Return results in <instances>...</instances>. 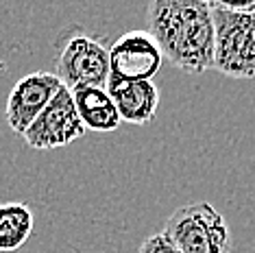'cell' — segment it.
<instances>
[{
    "mask_svg": "<svg viewBox=\"0 0 255 253\" xmlns=\"http://www.w3.org/2000/svg\"><path fill=\"white\" fill-rule=\"evenodd\" d=\"M137 253H181V251H179L164 234H155V236H150V238L144 240Z\"/></svg>",
    "mask_w": 255,
    "mask_h": 253,
    "instance_id": "obj_11",
    "label": "cell"
},
{
    "mask_svg": "<svg viewBox=\"0 0 255 253\" xmlns=\"http://www.w3.org/2000/svg\"><path fill=\"white\" fill-rule=\"evenodd\" d=\"M85 131L88 129L77 112L72 92L63 85L22 137L35 151H50L77 142L85 135Z\"/></svg>",
    "mask_w": 255,
    "mask_h": 253,
    "instance_id": "obj_5",
    "label": "cell"
},
{
    "mask_svg": "<svg viewBox=\"0 0 255 253\" xmlns=\"http://www.w3.org/2000/svg\"><path fill=\"white\" fill-rule=\"evenodd\" d=\"M35 227L33 210L24 203L11 201L0 205V253H13L24 247Z\"/></svg>",
    "mask_w": 255,
    "mask_h": 253,
    "instance_id": "obj_10",
    "label": "cell"
},
{
    "mask_svg": "<svg viewBox=\"0 0 255 253\" xmlns=\"http://www.w3.org/2000/svg\"><path fill=\"white\" fill-rule=\"evenodd\" d=\"M161 234L181 253H231L227 221L214 205L203 201L175 210Z\"/></svg>",
    "mask_w": 255,
    "mask_h": 253,
    "instance_id": "obj_4",
    "label": "cell"
},
{
    "mask_svg": "<svg viewBox=\"0 0 255 253\" xmlns=\"http://www.w3.org/2000/svg\"><path fill=\"white\" fill-rule=\"evenodd\" d=\"M105 92L114 101L123 123L148 125L155 118L159 107V90L153 81H135L109 74Z\"/></svg>",
    "mask_w": 255,
    "mask_h": 253,
    "instance_id": "obj_8",
    "label": "cell"
},
{
    "mask_svg": "<svg viewBox=\"0 0 255 253\" xmlns=\"http://www.w3.org/2000/svg\"><path fill=\"white\" fill-rule=\"evenodd\" d=\"M148 33L164 59L190 74L214 68V20L210 2L153 0L148 4Z\"/></svg>",
    "mask_w": 255,
    "mask_h": 253,
    "instance_id": "obj_1",
    "label": "cell"
},
{
    "mask_svg": "<svg viewBox=\"0 0 255 253\" xmlns=\"http://www.w3.org/2000/svg\"><path fill=\"white\" fill-rule=\"evenodd\" d=\"M57 77L68 90L101 88L105 90L112 74L109 48L90 33L70 28L57 39Z\"/></svg>",
    "mask_w": 255,
    "mask_h": 253,
    "instance_id": "obj_3",
    "label": "cell"
},
{
    "mask_svg": "<svg viewBox=\"0 0 255 253\" xmlns=\"http://www.w3.org/2000/svg\"><path fill=\"white\" fill-rule=\"evenodd\" d=\"M63 88L55 72H31L22 77L18 83L11 88L7 99V125L15 135H24L26 129L35 123V118L46 109L50 101L57 96V92Z\"/></svg>",
    "mask_w": 255,
    "mask_h": 253,
    "instance_id": "obj_6",
    "label": "cell"
},
{
    "mask_svg": "<svg viewBox=\"0 0 255 253\" xmlns=\"http://www.w3.org/2000/svg\"><path fill=\"white\" fill-rule=\"evenodd\" d=\"M214 20V68L231 79L255 77V13L229 2H210Z\"/></svg>",
    "mask_w": 255,
    "mask_h": 253,
    "instance_id": "obj_2",
    "label": "cell"
},
{
    "mask_svg": "<svg viewBox=\"0 0 255 253\" xmlns=\"http://www.w3.org/2000/svg\"><path fill=\"white\" fill-rule=\"evenodd\" d=\"M72 99L77 105V112L83 120L85 129L96 131V133H107V131L118 129L123 118L109 94L101 88H79L72 90Z\"/></svg>",
    "mask_w": 255,
    "mask_h": 253,
    "instance_id": "obj_9",
    "label": "cell"
},
{
    "mask_svg": "<svg viewBox=\"0 0 255 253\" xmlns=\"http://www.w3.org/2000/svg\"><path fill=\"white\" fill-rule=\"evenodd\" d=\"M112 74L135 81H150L159 72L164 55L148 31H129L109 48Z\"/></svg>",
    "mask_w": 255,
    "mask_h": 253,
    "instance_id": "obj_7",
    "label": "cell"
}]
</instances>
